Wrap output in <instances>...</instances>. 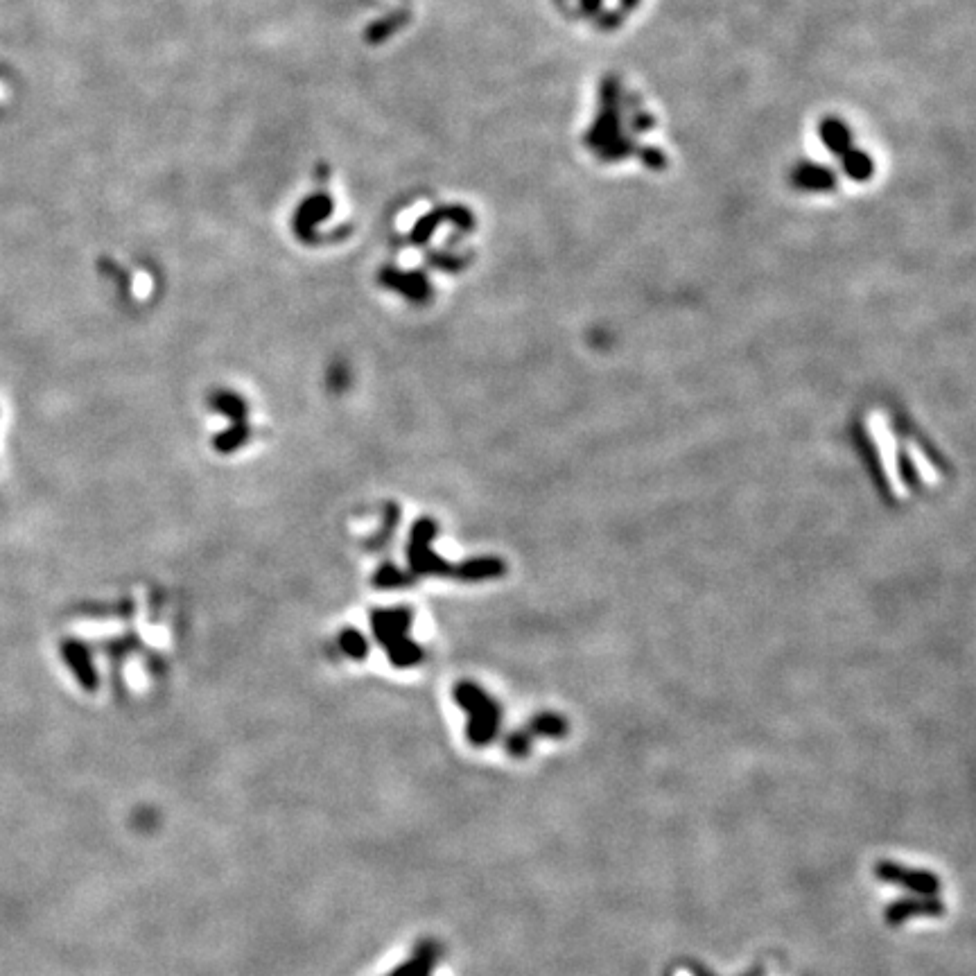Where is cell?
I'll return each instance as SVG.
<instances>
[{"mask_svg":"<svg viewBox=\"0 0 976 976\" xmlns=\"http://www.w3.org/2000/svg\"><path fill=\"white\" fill-rule=\"evenodd\" d=\"M414 624V613L407 606L394 608H373L371 610V631L373 638L385 649L387 658L396 669H412L421 665L425 651L421 644L409 638V629Z\"/></svg>","mask_w":976,"mask_h":976,"instance_id":"1","label":"cell"},{"mask_svg":"<svg viewBox=\"0 0 976 976\" xmlns=\"http://www.w3.org/2000/svg\"><path fill=\"white\" fill-rule=\"evenodd\" d=\"M455 701L461 710L468 714L466 723V739L475 748L488 746L498 737L502 710L500 703L491 694L484 692L477 683L461 681L455 685Z\"/></svg>","mask_w":976,"mask_h":976,"instance_id":"2","label":"cell"},{"mask_svg":"<svg viewBox=\"0 0 976 976\" xmlns=\"http://www.w3.org/2000/svg\"><path fill=\"white\" fill-rule=\"evenodd\" d=\"M437 522L432 518H421L412 525L407 540V563L412 577H443L452 574V565L443 561L432 549V540L437 536Z\"/></svg>","mask_w":976,"mask_h":976,"instance_id":"3","label":"cell"},{"mask_svg":"<svg viewBox=\"0 0 976 976\" xmlns=\"http://www.w3.org/2000/svg\"><path fill=\"white\" fill-rule=\"evenodd\" d=\"M875 875L879 882L886 884H897L900 888H906L913 895H936L940 891V882L934 873L929 870H913L895 864V861H877Z\"/></svg>","mask_w":976,"mask_h":976,"instance_id":"4","label":"cell"},{"mask_svg":"<svg viewBox=\"0 0 976 976\" xmlns=\"http://www.w3.org/2000/svg\"><path fill=\"white\" fill-rule=\"evenodd\" d=\"M945 906L940 900H936V895H911L904 897V900H895L888 909L884 911V918L891 927H900L906 920H911L913 915H922V918H934V915H943Z\"/></svg>","mask_w":976,"mask_h":976,"instance_id":"5","label":"cell"},{"mask_svg":"<svg viewBox=\"0 0 976 976\" xmlns=\"http://www.w3.org/2000/svg\"><path fill=\"white\" fill-rule=\"evenodd\" d=\"M64 658H66L68 667H71L75 678H77V681H80V685L84 687L86 692H95V690H98V685H100L98 669H95L93 660H91V653H89V649L84 647L82 642L68 640L64 644Z\"/></svg>","mask_w":976,"mask_h":976,"instance_id":"6","label":"cell"},{"mask_svg":"<svg viewBox=\"0 0 976 976\" xmlns=\"http://www.w3.org/2000/svg\"><path fill=\"white\" fill-rule=\"evenodd\" d=\"M439 956V945L432 943V940H425V943L414 949L405 963H400L396 970H391L389 976H432L434 970H437Z\"/></svg>","mask_w":976,"mask_h":976,"instance_id":"7","label":"cell"},{"mask_svg":"<svg viewBox=\"0 0 976 976\" xmlns=\"http://www.w3.org/2000/svg\"><path fill=\"white\" fill-rule=\"evenodd\" d=\"M208 405H211L213 412L222 414L224 418H229L231 423H247L249 421V405L238 391L231 389H217L208 398Z\"/></svg>","mask_w":976,"mask_h":976,"instance_id":"8","label":"cell"},{"mask_svg":"<svg viewBox=\"0 0 976 976\" xmlns=\"http://www.w3.org/2000/svg\"><path fill=\"white\" fill-rule=\"evenodd\" d=\"M251 439V427L247 423H231L226 430L213 437V450L220 452V455H233L240 448H244Z\"/></svg>","mask_w":976,"mask_h":976,"instance_id":"9","label":"cell"},{"mask_svg":"<svg viewBox=\"0 0 976 976\" xmlns=\"http://www.w3.org/2000/svg\"><path fill=\"white\" fill-rule=\"evenodd\" d=\"M502 572L504 565L498 559H470L452 568V574L461 581H484L498 577Z\"/></svg>","mask_w":976,"mask_h":976,"instance_id":"10","label":"cell"},{"mask_svg":"<svg viewBox=\"0 0 976 976\" xmlns=\"http://www.w3.org/2000/svg\"><path fill=\"white\" fill-rule=\"evenodd\" d=\"M414 581L416 577H412V574L405 570H400L396 563H382L376 570V574H373V586L382 590L405 588V586H412Z\"/></svg>","mask_w":976,"mask_h":976,"instance_id":"11","label":"cell"},{"mask_svg":"<svg viewBox=\"0 0 976 976\" xmlns=\"http://www.w3.org/2000/svg\"><path fill=\"white\" fill-rule=\"evenodd\" d=\"M339 649L351 660H364L369 656V640L364 638V633L348 626V629L339 631Z\"/></svg>","mask_w":976,"mask_h":976,"instance_id":"12","label":"cell"},{"mask_svg":"<svg viewBox=\"0 0 976 976\" xmlns=\"http://www.w3.org/2000/svg\"><path fill=\"white\" fill-rule=\"evenodd\" d=\"M529 730L540 737H563L568 732V723L556 714H540L529 723Z\"/></svg>","mask_w":976,"mask_h":976,"instance_id":"13","label":"cell"},{"mask_svg":"<svg viewBox=\"0 0 976 976\" xmlns=\"http://www.w3.org/2000/svg\"><path fill=\"white\" fill-rule=\"evenodd\" d=\"M387 283L391 287H396V290L403 292L405 296H409L412 301H423L427 296V285H425L423 278H418V276L403 278V276L396 274V276H389Z\"/></svg>","mask_w":976,"mask_h":976,"instance_id":"14","label":"cell"},{"mask_svg":"<svg viewBox=\"0 0 976 976\" xmlns=\"http://www.w3.org/2000/svg\"><path fill=\"white\" fill-rule=\"evenodd\" d=\"M387 518H385V527H382L380 534L371 540V547H382L385 545V540L394 534V529L398 525V520H400V509L396 507V504H387Z\"/></svg>","mask_w":976,"mask_h":976,"instance_id":"15","label":"cell"},{"mask_svg":"<svg viewBox=\"0 0 976 976\" xmlns=\"http://www.w3.org/2000/svg\"><path fill=\"white\" fill-rule=\"evenodd\" d=\"M507 751L513 757H527L531 751V735L525 730H518L509 735L507 739Z\"/></svg>","mask_w":976,"mask_h":976,"instance_id":"16","label":"cell"}]
</instances>
